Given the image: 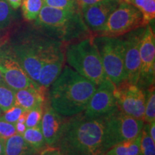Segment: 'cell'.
Returning <instances> with one entry per match:
<instances>
[{
  "label": "cell",
  "mask_w": 155,
  "mask_h": 155,
  "mask_svg": "<svg viewBox=\"0 0 155 155\" xmlns=\"http://www.w3.org/2000/svg\"><path fill=\"white\" fill-rule=\"evenodd\" d=\"M55 147L63 155H105V116L88 118L82 112L67 117Z\"/></svg>",
  "instance_id": "cell-1"
},
{
  "label": "cell",
  "mask_w": 155,
  "mask_h": 155,
  "mask_svg": "<svg viewBox=\"0 0 155 155\" xmlns=\"http://www.w3.org/2000/svg\"><path fill=\"white\" fill-rule=\"evenodd\" d=\"M96 87L91 81L65 65L49 88L48 101L58 114L71 117L83 112Z\"/></svg>",
  "instance_id": "cell-2"
},
{
  "label": "cell",
  "mask_w": 155,
  "mask_h": 155,
  "mask_svg": "<svg viewBox=\"0 0 155 155\" xmlns=\"http://www.w3.org/2000/svg\"><path fill=\"white\" fill-rule=\"evenodd\" d=\"M34 27L64 45L93 35L83 21L81 9H62L45 5Z\"/></svg>",
  "instance_id": "cell-3"
},
{
  "label": "cell",
  "mask_w": 155,
  "mask_h": 155,
  "mask_svg": "<svg viewBox=\"0 0 155 155\" xmlns=\"http://www.w3.org/2000/svg\"><path fill=\"white\" fill-rule=\"evenodd\" d=\"M9 45L25 72L37 84L45 60L53 52L65 47L63 42L46 35L35 27Z\"/></svg>",
  "instance_id": "cell-4"
},
{
  "label": "cell",
  "mask_w": 155,
  "mask_h": 155,
  "mask_svg": "<svg viewBox=\"0 0 155 155\" xmlns=\"http://www.w3.org/2000/svg\"><path fill=\"white\" fill-rule=\"evenodd\" d=\"M65 57L71 68L96 86L108 79L94 42V35L66 45Z\"/></svg>",
  "instance_id": "cell-5"
},
{
  "label": "cell",
  "mask_w": 155,
  "mask_h": 155,
  "mask_svg": "<svg viewBox=\"0 0 155 155\" xmlns=\"http://www.w3.org/2000/svg\"><path fill=\"white\" fill-rule=\"evenodd\" d=\"M104 72L115 86L127 80L124 58V42L121 37L94 36Z\"/></svg>",
  "instance_id": "cell-6"
},
{
  "label": "cell",
  "mask_w": 155,
  "mask_h": 155,
  "mask_svg": "<svg viewBox=\"0 0 155 155\" xmlns=\"http://www.w3.org/2000/svg\"><path fill=\"white\" fill-rule=\"evenodd\" d=\"M146 25L142 14L134 5L121 2L109 15L102 30L96 36L118 38Z\"/></svg>",
  "instance_id": "cell-7"
},
{
  "label": "cell",
  "mask_w": 155,
  "mask_h": 155,
  "mask_svg": "<svg viewBox=\"0 0 155 155\" xmlns=\"http://www.w3.org/2000/svg\"><path fill=\"white\" fill-rule=\"evenodd\" d=\"M144 124L142 119L131 117L119 108L105 116V134L108 149L122 141L138 137Z\"/></svg>",
  "instance_id": "cell-8"
},
{
  "label": "cell",
  "mask_w": 155,
  "mask_h": 155,
  "mask_svg": "<svg viewBox=\"0 0 155 155\" xmlns=\"http://www.w3.org/2000/svg\"><path fill=\"white\" fill-rule=\"evenodd\" d=\"M0 73L4 82L12 90L35 87L40 88L25 72L9 44L0 45Z\"/></svg>",
  "instance_id": "cell-9"
},
{
  "label": "cell",
  "mask_w": 155,
  "mask_h": 155,
  "mask_svg": "<svg viewBox=\"0 0 155 155\" xmlns=\"http://www.w3.org/2000/svg\"><path fill=\"white\" fill-rule=\"evenodd\" d=\"M114 94L118 108L121 111L135 119L143 120L147 96L145 89L124 81L116 86Z\"/></svg>",
  "instance_id": "cell-10"
},
{
  "label": "cell",
  "mask_w": 155,
  "mask_h": 155,
  "mask_svg": "<svg viewBox=\"0 0 155 155\" xmlns=\"http://www.w3.org/2000/svg\"><path fill=\"white\" fill-rule=\"evenodd\" d=\"M140 69L137 86L147 89L154 85L155 35L150 25L145 26L140 45Z\"/></svg>",
  "instance_id": "cell-11"
},
{
  "label": "cell",
  "mask_w": 155,
  "mask_h": 155,
  "mask_svg": "<svg viewBox=\"0 0 155 155\" xmlns=\"http://www.w3.org/2000/svg\"><path fill=\"white\" fill-rule=\"evenodd\" d=\"M115 88V85L108 79L98 85L83 111V114L88 118H98L116 110L118 106L114 94Z\"/></svg>",
  "instance_id": "cell-12"
},
{
  "label": "cell",
  "mask_w": 155,
  "mask_h": 155,
  "mask_svg": "<svg viewBox=\"0 0 155 155\" xmlns=\"http://www.w3.org/2000/svg\"><path fill=\"white\" fill-rule=\"evenodd\" d=\"M145 27L139 28L121 36L124 42V67L127 80L137 85L140 69V45Z\"/></svg>",
  "instance_id": "cell-13"
},
{
  "label": "cell",
  "mask_w": 155,
  "mask_h": 155,
  "mask_svg": "<svg viewBox=\"0 0 155 155\" xmlns=\"http://www.w3.org/2000/svg\"><path fill=\"white\" fill-rule=\"evenodd\" d=\"M121 2L120 0H101L81 9L83 21L93 35L96 36L102 30L109 15Z\"/></svg>",
  "instance_id": "cell-14"
},
{
  "label": "cell",
  "mask_w": 155,
  "mask_h": 155,
  "mask_svg": "<svg viewBox=\"0 0 155 155\" xmlns=\"http://www.w3.org/2000/svg\"><path fill=\"white\" fill-rule=\"evenodd\" d=\"M66 119L67 117L61 115L53 109L48 99L44 102L40 128L47 147H55Z\"/></svg>",
  "instance_id": "cell-15"
},
{
  "label": "cell",
  "mask_w": 155,
  "mask_h": 155,
  "mask_svg": "<svg viewBox=\"0 0 155 155\" xmlns=\"http://www.w3.org/2000/svg\"><path fill=\"white\" fill-rule=\"evenodd\" d=\"M65 62V47L60 48L48 56L42 64L38 84L47 91L61 74Z\"/></svg>",
  "instance_id": "cell-16"
},
{
  "label": "cell",
  "mask_w": 155,
  "mask_h": 155,
  "mask_svg": "<svg viewBox=\"0 0 155 155\" xmlns=\"http://www.w3.org/2000/svg\"><path fill=\"white\" fill-rule=\"evenodd\" d=\"M45 93L42 88L28 87L15 91V105L21 107L25 111L43 105L45 101Z\"/></svg>",
  "instance_id": "cell-17"
},
{
  "label": "cell",
  "mask_w": 155,
  "mask_h": 155,
  "mask_svg": "<svg viewBox=\"0 0 155 155\" xmlns=\"http://www.w3.org/2000/svg\"><path fill=\"white\" fill-rule=\"evenodd\" d=\"M38 153L25 140L22 135L15 134L5 139V155H37Z\"/></svg>",
  "instance_id": "cell-18"
},
{
  "label": "cell",
  "mask_w": 155,
  "mask_h": 155,
  "mask_svg": "<svg viewBox=\"0 0 155 155\" xmlns=\"http://www.w3.org/2000/svg\"><path fill=\"white\" fill-rule=\"evenodd\" d=\"M22 137L25 140L38 152V154L48 147L42 135L40 124L36 127L27 128Z\"/></svg>",
  "instance_id": "cell-19"
},
{
  "label": "cell",
  "mask_w": 155,
  "mask_h": 155,
  "mask_svg": "<svg viewBox=\"0 0 155 155\" xmlns=\"http://www.w3.org/2000/svg\"><path fill=\"white\" fill-rule=\"evenodd\" d=\"M140 145V135L137 138L120 142L112 147L106 155H138Z\"/></svg>",
  "instance_id": "cell-20"
},
{
  "label": "cell",
  "mask_w": 155,
  "mask_h": 155,
  "mask_svg": "<svg viewBox=\"0 0 155 155\" xmlns=\"http://www.w3.org/2000/svg\"><path fill=\"white\" fill-rule=\"evenodd\" d=\"M22 15L25 20L34 21L45 6L44 0H22Z\"/></svg>",
  "instance_id": "cell-21"
},
{
  "label": "cell",
  "mask_w": 155,
  "mask_h": 155,
  "mask_svg": "<svg viewBox=\"0 0 155 155\" xmlns=\"http://www.w3.org/2000/svg\"><path fill=\"white\" fill-rule=\"evenodd\" d=\"M131 4L141 12L147 25L154 20L155 18V0H131Z\"/></svg>",
  "instance_id": "cell-22"
},
{
  "label": "cell",
  "mask_w": 155,
  "mask_h": 155,
  "mask_svg": "<svg viewBox=\"0 0 155 155\" xmlns=\"http://www.w3.org/2000/svg\"><path fill=\"white\" fill-rule=\"evenodd\" d=\"M138 155H155V141L149 134L148 124L144 123L140 134V145Z\"/></svg>",
  "instance_id": "cell-23"
},
{
  "label": "cell",
  "mask_w": 155,
  "mask_h": 155,
  "mask_svg": "<svg viewBox=\"0 0 155 155\" xmlns=\"http://www.w3.org/2000/svg\"><path fill=\"white\" fill-rule=\"evenodd\" d=\"M146 103H145L144 120V123L150 124L155 121V91L154 85L146 89Z\"/></svg>",
  "instance_id": "cell-24"
},
{
  "label": "cell",
  "mask_w": 155,
  "mask_h": 155,
  "mask_svg": "<svg viewBox=\"0 0 155 155\" xmlns=\"http://www.w3.org/2000/svg\"><path fill=\"white\" fill-rule=\"evenodd\" d=\"M15 91L5 84L0 83V109L5 112L15 106Z\"/></svg>",
  "instance_id": "cell-25"
},
{
  "label": "cell",
  "mask_w": 155,
  "mask_h": 155,
  "mask_svg": "<svg viewBox=\"0 0 155 155\" xmlns=\"http://www.w3.org/2000/svg\"><path fill=\"white\" fill-rule=\"evenodd\" d=\"M15 19L13 8L7 0H0V30L7 29Z\"/></svg>",
  "instance_id": "cell-26"
},
{
  "label": "cell",
  "mask_w": 155,
  "mask_h": 155,
  "mask_svg": "<svg viewBox=\"0 0 155 155\" xmlns=\"http://www.w3.org/2000/svg\"><path fill=\"white\" fill-rule=\"evenodd\" d=\"M42 116V106H39L27 112L25 125L27 128H31L39 125Z\"/></svg>",
  "instance_id": "cell-27"
},
{
  "label": "cell",
  "mask_w": 155,
  "mask_h": 155,
  "mask_svg": "<svg viewBox=\"0 0 155 155\" xmlns=\"http://www.w3.org/2000/svg\"><path fill=\"white\" fill-rule=\"evenodd\" d=\"M45 5L62 9H80L75 0H44Z\"/></svg>",
  "instance_id": "cell-28"
},
{
  "label": "cell",
  "mask_w": 155,
  "mask_h": 155,
  "mask_svg": "<svg viewBox=\"0 0 155 155\" xmlns=\"http://www.w3.org/2000/svg\"><path fill=\"white\" fill-rule=\"evenodd\" d=\"M24 111H24L22 108L15 105L7 111L3 112L2 114L0 116V119L15 124L17 120L19 119V118L20 117V116Z\"/></svg>",
  "instance_id": "cell-29"
},
{
  "label": "cell",
  "mask_w": 155,
  "mask_h": 155,
  "mask_svg": "<svg viewBox=\"0 0 155 155\" xmlns=\"http://www.w3.org/2000/svg\"><path fill=\"white\" fill-rule=\"evenodd\" d=\"M16 132L15 125L0 119V138L7 139Z\"/></svg>",
  "instance_id": "cell-30"
},
{
  "label": "cell",
  "mask_w": 155,
  "mask_h": 155,
  "mask_svg": "<svg viewBox=\"0 0 155 155\" xmlns=\"http://www.w3.org/2000/svg\"><path fill=\"white\" fill-rule=\"evenodd\" d=\"M39 154L40 155H63L56 147H48Z\"/></svg>",
  "instance_id": "cell-31"
},
{
  "label": "cell",
  "mask_w": 155,
  "mask_h": 155,
  "mask_svg": "<svg viewBox=\"0 0 155 155\" xmlns=\"http://www.w3.org/2000/svg\"><path fill=\"white\" fill-rule=\"evenodd\" d=\"M78 6L79 9H82L83 7H87V6L92 5L98 2L101 0H75Z\"/></svg>",
  "instance_id": "cell-32"
},
{
  "label": "cell",
  "mask_w": 155,
  "mask_h": 155,
  "mask_svg": "<svg viewBox=\"0 0 155 155\" xmlns=\"http://www.w3.org/2000/svg\"><path fill=\"white\" fill-rule=\"evenodd\" d=\"M15 129H16V132L17 134L22 135L26 130L27 127L25 123H20V122H16L15 124Z\"/></svg>",
  "instance_id": "cell-33"
},
{
  "label": "cell",
  "mask_w": 155,
  "mask_h": 155,
  "mask_svg": "<svg viewBox=\"0 0 155 155\" xmlns=\"http://www.w3.org/2000/svg\"><path fill=\"white\" fill-rule=\"evenodd\" d=\"M148 131L151 138L155 141V121L148 124Z\"/></svg>",
  "instance_id": "cell-34"
},
{
  "label": "cell",
  "mask_w": 155,
  "mask_h": 155,
  "mask_svg": "<svg viewBox=\"0 0 155 155\" xmlns=\"http://www.w3.org/2000/svg\"><path fill=\"white\" fill-rule=\"evenodd\" d=\"M7 2L10 5V6L13 9H17L21 5L22 0H7Z\"/></svg>",
  "instance_id": "cell-35"
},
{
  "label": "cell",
  "mask_w": 155,
  "mask_h": 155,
  "mask_svg": "<svg viewBox=\"0 0 155 155\" xmlns=\"http://www.w3.org/2000/svg\"><path fill=\"white\" fill-rule=\"evenodd\" d=\"M0 155H5V139L0 138Z\"/></svg>",
  "instance_id": "cell-36"
},
{
  "label": "cell",
  "mask_w": 155,
  "mask_h": 155,
  "mask_svg": "<svg viewBox=\"0 0 155 155\" xmlns=\"http://www.w3.org/2000/svg\"><path fill=\"white\" fill-rule=\"evenodd\" d=\"M5 83L4 82L3 77H2V73H0V83Z\"/></svg>",
  "instance_id": "cell-37"
},
{
  "label": "cell",
  "mask_w": 155,
  "mask_h": 155,
  "mask_svg": "<svg viewBox=\"0 0 155 155\" xmlns=\"http://www.w3.org/2000/svg\"><path fill=\"white\" fill-rule=\"evenodd\" d=\"M120 1H121V2H127V3H130V4H131V0H120Z\"/></svg>",
  "instance_id": "cell-38"
},
{
  "label": "cell",
  "mask_w": 155,
  "mask_h": 155,
  "mask_svg": "<svg viewBox=\"0 0 155 155\" xmlns=\"http://www.w3.org/2000/svg\"><path fill=\"white\" fill-rule=\"evenodd\" d=\"M2 113H3V112H2V110H1V109H0V116H1V115H2Z\"/></svg>",
  "instance_id": "cell-39"
},
{
  "label": "cell",
  "mask_w": 155,
  "mask_h": 155,
  "mask_svg": "<svg viewBox=\"0 0 155 155\" xmlns=\"http://www.w3.org/2000/svg\"><path fill=\"white\" fill-rule=\"evenodd\" d=\"M4 42H1V40H0V45H2V43H4Z\"/></svg>",
  "instance_id": "cell-40"
},
{
  "label": "cell",
  "mask_w": 155,
  "mask_h": 155,
  "mask_svg": "<svg viewBox=\"0 0 155 155\" xmlns=\"http://www.w3.org/2000/svg\"><path fill=\"white\" fill-rule=\"evenodd\" d=\"M37 155H40V154H37Z\"/></svg>",
  "instance_id": "cell-41"
},
{
  "label": "cell",
  "mask_w": 155,
  "mask_h": 155,
  "mask_svg": "<svg viewBox=\"0 0 155 155\" xmlns=\"http://www.w3.org/2000/svg\"><path fill=\"white\" fill-rule=\"evenodd\" d=\"M105 155H106V154H105Z\"/></svg>",
  "instance_id": "cell-42"
}]
</instances>
